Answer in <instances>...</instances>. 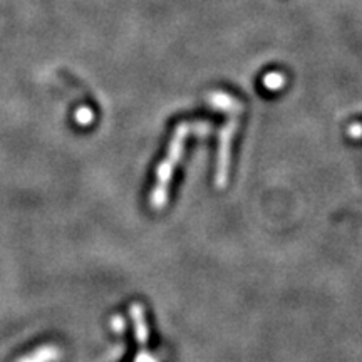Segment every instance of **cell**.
Masks as SVG:
<instances>
[{
  "label": "cell",
  "mask_w": 362,
  "mask_h": 362,
  "mask_svg": "<svg viewBox=\"0 0 362 362\" xmlns=\"http://www.w3.org/2000/svg\"><path fill=\"white\" fill-rule=\"evenodd\" d=\"M191 131H198V133H206L208 126L206 124H188L181 123L178 128L175 130L173 134L171 143H169V148L166 156L163 158L160 166L156 169V183H154L153 191H151V206L154 210L165 208L166 200H168V191H169V183H171V176L175 168L178 166L181 156H183L184 151V143H186L188 136L191 134Z\"/></svg>",
  "instance_id": "6da1fadb"
},
{
  "label": "cell",
  "mask_w": 362,
  "mask_h": 362,
  "mask_svg": "<svg viewBox=\"0 0 362 362\" xmlns=\"http://www.w3.org/2000/svg\"><path fill=\"white\" fill-rule=\"evenodd\" d=\"M210 101L217 106L218 109L225 111L228 114L226 124L218 136V153H217V184L224 188L228 181L230 171V145H232V138L235 134L237 126H239V118L241 112V106L237 103L233 97L226 96V94L217 93L211 94Z\"/></svg>",
  "instance_id": "7a4b0ae2"
}]
</instances>
